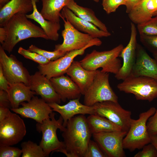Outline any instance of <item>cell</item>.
<instances>
[{
  "label": "cell",
  "mask_w": 157,
  "mask_h": 157,
  "mask_svg": "<svg viewBox=\"0 0 157 157\" xmlns=\"http://www.w3.org/2000/svg\"><path fill=\"white\" fill-rule=\"evenodd\" d=\"M126 2H127V1H128V0H125Z\"/></svg>",
  "instance_id": "48"
},
{
  "label": "cell",
  "mask_w": 157,
  "mask_h": 157,
  "mask_svg": "<svg viewBox=\"0 0 157 157\" xmlns=\"http://www.w3.org/2000/svg\"><path fill=\"white\" fill-rule=\"evenodd\" d=\"M131 75L152 78L157 80V63L151 58L143 47L138 44L136 59ZM130 74V75H131Z\"/></svg>",
  "instance_id": "17"
},
{
  "label": "cell",
  "mask_w": 157,
  "mask_h": 157,
  "mask_svg": "<svg viewBox=\"0 0 157 157\" xmlns=\"http://www.w3.org/2000/svg\"><path fill=\"white\" fill-rule=\"evenodd\" d=\"M142 0H128L125 5L126 12L129 13L134 7L138 4Z\"/></svg>",
  "instance_id": "41"
},
{
  "label": "cell",
  "mask_w": 157,
  "mask_h": 157,
  "mask_svg": "<svg viewBox=\"0 0 157 157\" xmlns=\"http://www.w3.org/2000/svg\"><path fill=\"white\" fill-rule=\"evenodd\" d=\"M10 0H0V8L2 7Z\"/></svg>",
  "instance_id": "45"
},
{
  "label": "cell",
  "mask_w": 157,
  "mask_h": 157,
  "mask_svg": "<svg viewBox=\"0 0 157 157\" xmlns=\"http://www.w3.org/2000/svg\"><path fill=\"white\" fill-rule=\"evenodd\" d=\"M0 106L11 108L8 94L7 91L0 90Z\"/></svg>",
  "instance_id": "39"
},
{
  "label": "cell",
  "mask_w": 157,
  "mask_h": 157,
  "mask_svg": "<svg viewBox=\"0 0 157 157\" xmlns=\"http://www.w3.org/2000/svg\"><path fill=\"white\" fill-rule=\"evenodd\" d=\"M65 6L80 18L92 23L101 30L108 32L105 24L97 18L92 9L79 6L74 0H70Z\"/></svg>",
  "instance_id": "26"
},
{
  "label": "cell",
  "mask_w": 157,
  "mask_h": 157,
  "mask_svg": "<svg viewBox=\"0 0 157 157\" xmlns=\"http://www.w3.org/2000/svg\"><path fill=\"white\" fill-rule=\"evenodd\" d=\"M61 101L65 102L81 97L82 95L79 87L69 76L63 75L50 79Z\"/></svg>",
  "instance_id": "20"
},
{
  "label": "cell",
  "mask_w": 157,
  "mask_h": 157,
  "mask_svg": "<svg viewBox=\"0 0 157 157\" xmlns=\"http://www.w3.org/2000/svg\"><path fill=\"white\" fill-rule=\"evenodd\" d=\"M31 90L49 104L60 103L61 100L55 91L50 79L39 71L31 75L29 85Z\"/></svg>",
  "instance_id": "16"
},
{
  "label": "cell",
  "mask_w": 157,
  "mask_h": 157,
  "mask_svg": "<svg viewBox=\"0 0 157 157\" xmlns=\"http://www.w3.org/2000/svg\"></svg>",
  "instance_id": "49"
},
{
  "label": "cell",
  "mask_w": 157,
  "mask_h": 157,
  "mask_svg": "<svg viewBox=\"0 0 157 157\" xmlns=\"http://www.w3.org/2000/svg\"><path fill=\"white\" fill-rule=\"evenodd\" d=\"M22 157H46L40 145L30 140L24 142L21 145Z\"/></svg>",
  "instance_id": "29"
},
{
  "label": "cell",
  "mask_w": 157,
  "mask_h": 157,
  "mask_svg": "<svg viewBox=\"0 0 157 157\" xmlns=\"http://www.w3.org/2000/svg\"><path fill=\"white\" fill-rule=\"evenodd\" d=\"M117 87L120 91L133 94L137 100L151 102L157 97V80L150 77L131 74Z\"/></svg>",
  "instance_id": "6"
},
{
  "label": "cell",
  "mask_w": 157,
  "mask_h": 157,
  "mask_svg": "<svg viewBox=\"0 0 157 157\" xmlns=\"http://www.w3.org/2000/svg\"><path fill=\"white\" fill-rule=\"evenodd\" d=\"M124 48L120 44L109 50L99 51L94 50L79 62L86 69L95 71L101 68L102 71L115 75L122 65L118 57Z\"/></svg>",
  "instance_id": "3"
},
{
  "label": "cell",
  "mask_w": 157,
  "mask_h": 157,
  "mask_svg": "<svg viewBox=\"0 0 157 157\" xmlns=\"http://www.w3.org/2000/svg\"><path fill=\"white\" fill-rule=\"evenodd\" d=\"M26 132L24 120L11 112L0 122V145L12 146L22 140Z\"/></svg>",
  "instance_id": "9"
},
{
  "label": "cell",
  "mask_w": 157,
  "mask_h": 157,
  "mask_svg": "<svg viewBox=\"0 0 157 157\" xmlns=\"http://www.w3.org/2000/svg\"><path fill=\"white\" fill-rule=\"evenodd\" d=\"M87 120L92 134L101 132L122 131L117 125L106 118L97 115H90L87 118Z\"/></svg>",
  "instance_id": "28"
},
{
  "label": "cell",
  "mask_w": 157,
  "mask_h": 157,
  "mask_svg": "<svg viewBox=\"0 0 157 157\" xmlns=\"http://www.w3.org/2000/svg\"><path fill=\"white\" fill-rule=\"evenodd\" d=\"M7 92L10 102L11 108L19 107L20 104L30 101L36 93L30 87L22 83L9 84Z\"/></svg>",
  "instance_id": "24"
},
{
  "label": "cell",
  "mask_w": 157,
  "mask_h": 157,
  "mask_svg": "<svg viewBox=\"0 0 157 157\" xmlns=\"http://www.w3.org/2000/svg\"><path fill=\"white\" fill-rule=\"evenodd\" d=\"M142 150L136 153L134 157H157V151L154 146L149 143L144 146Z\"/></svg>",
  "instance_id": "37"
},
{
  "label": "cell",
  "mask_w": 157,
  "mask_h": 157,
  "mask_svg": "<svg viewBox=\"0 0 157 157\" xmlns=\"http://www.w3.org/2000/svg\"><path fill=\"white\" fill-rule=\"evenodd\" d=\"M28 49L42 56L51 61L58 59L64 56L67 53L59 50L47 51L41 49L33 44L31 45Z\"/></svg>",
  "instance_id": "31"
},
{
  "label": "cell",
  "mask_w": 157,
  "mask_h": 157,
  "mask_svg": "<svg viewBox=\"0 0 157 157\" xmlns=\"http://www.w3.org/2000/svg\"><path fill=\"white\" fill-rule=\"evenodd\" d=\"M153 55L154 57V58L155 60L157 63V55L153 54Z\"/></svg>",
  "instance_id": "46"
},
{
  "label": "cell",
  "mask_w": 157,
  "mask_h": 157,
  "mask_svg": "<svg viewBox=\"0 0 157 157\" xmlns=\"http://www.w3.org/2000/svg\"><path fill=\"white\" fill-rule=\"evenodd\" d=\"M98 70L86 69L80 62L74 61L67 69L66 74L77 85L82 95H84L92 83Z\"/></svg>",
  "instance_id": "21"
},
{
  "label": "cell",
  "mask_w": 157,
  "mask_h": 157,
  "mask_svg": "<svg viewBox=\"0 0 157 157\" xmlns=\"http://www.w3.org/2000/svg\"><path fill=\"white\" fill-rule=\"evenodd\" d=\"M80 98L70 100L65 104L51 103L48 104L53 111L59 113L63 119V126L65 127L67 121L78 114H94L93 106H89L81 103Z\"/></svg>",
  "instance_id": "18"
},
{
  "label": "cell",
  "mask_w": 157,
  "mask_h": 157,
  "mask_svg": "<svg viewBox=\"0 0 157 157\" xmlns=\"http://www.w3.org/2000/svg\"><path fill=\"white\" fill-rule=\"evenodd\" d=\"M137 25L140 35H157V15Z\"/></svg>",
  "instance_id": "30"
},
{
  "label": "cell",
  "mask_w": 157,
  "mask_h": 157,
  "mask_svg": "<svg viewBox=\"0 0 157 157\" xmlns=\"http://www.w3.org/2000/svg\"><path fill=\"white\" fill-rule=\"evenodd\" d=\"M10 111V108L0 106V122L2 121L9 115Z\"/></svg>",
  "instance_id": "42"
},
{
  "label": "cell",
  "mask_w": 157,
  "mask_h": 157,
  "mask_svg": "<svg viewBox=\"0 0 157 157\" xmlns=\"http://www.w3.org/2000/svg\"><path fill=\"white\" fill-rule=\"evenodd\" d=\"M22 154L21 149L10 145H0V157H19Z\"/></svg>",
  "instance_id": "36"
},
{
  "label": "cell",
  "mask_w": 157,
  "mask_h": 157,
  "mask_svg": "<svg viewBox=\"0 0 157 157\" xmlns=\"http://www.w3.org/2000/svg\"><path fill=\"white\" fill-rule=\"evenodd\" d=\"M64 22V29L61 35L63 40L61 44H56L54 50L65 52L79 49L85 47L94 38L90 35L76 28L67 20L60 16Z\"/></svg>",
  "instance_id": "12"
},
{
  "label": "cell",
  "mask_w": 157,
  "mask_h": 157,
  "mask_svg": "<svg viewBox=\"0 0 157 157\" xmlns=\"http://www.w3.org/2000/svg\"><path fill=\"white\" fill-rule=\"evenodd\" d=\"M94 1L98 2L99 1V0H93Z\"/></svg>",
  "instance_id": "47"
},
{
  "label": "cell",
  "mask_w": 157,
  "mask_h": 157,
  "mask_svg": "<svg viewBox=\"0 0 157 157\" xmlns=\"http://www.w3.org/2000/svg\"><path fill=\"white\" fill-rule=\"evenodd\" d=\"M55 114L52 112L50 115V118L44 120L42 123H37L36 125V130L42 133L39 145L46 157H48L53 152H60L64 148L63 142L59 140L56 133L58 129L62 132L65 128L63 125V119L60 116L58 119H56Z\"/></svg>",
  "instance_id": "5"
},
{
  "label": "cell",
  "mask_w": 157,
  "mask_h": 157,
  "mask_svg": "<svg viewBox=\"0 0 157 157\" xmlns=\"http://www.w3.org/2000/svg\"><path fill=\"white\" fill-rule=\"evenodd\" d=\"M131 35L126 46L122 51L119 56L123 59L122 66L115 77L118 80L125 79L131 74L136 59V49L138 43L136 36L137 31L134 23L131 24Z\"/></svg>",
  "instance_id": "15"
},
{
  "label": "cell",
  "mask_w": 157,
  "mask_h": 157,
  "mask_svg": "<svg viewBox=\"0 0 157 157\" xmlns=\"http://www.w3.org/2000/svg\"><path fill=\"white\" fill-rule=\"evenodd\" d=\"M157 15V0H142L129 13V19L137 24Z\"/></svg>",
  "instance_id": "23"
},
{
  "label": "cell",
  "mask_w": 157,
  "mask_h": 157,
  "mask_svg": "<svg viewBox=\"0 0 157 157\" xmlns=\"http://www.w3.org/2000/svg\"><path fill=\"white\" fill-rule=\"evenodd\" d=\"M26 15L17 13L12 17L3 26L6 39L1 45L9 53L19 42L30 38H49L42 29L28 20Z\"/></svg>",
  "instance_id": "2"
},
{
  "label": "cell",
  "mask_w": 157,
  "mask_h": 157,
  "mask_svg": "<svg viewBox=\"0 0 157 157\" xmlns=\"http://www.w3.org/2000/svg\"><path fill=\"white\" fill-rule=\"evenodd\" d=\"M33 10L31 0H10L0 8V27H3L15 14L21 13L26 15Z\"/></svg>",
  "instance_id": "22"
},
{
  "label": "cell",
  "mask_w": 157,
  "mask_h": 157,
  "mask_svg": "<svg viewBox=\"0 0 157 157\" xmlns=\"http://www.w3.org/2000/svg\"><path fill=\"white\" fill-rule=\"evenodd\" d=\"M147 126L150 135H157V109L154 115L148 119Z\"/></svg>",
  "instance_id": "38"
},
{
  "label": "cell",
  "mask_w": 157,
  "mask_h": 157,
  "mask_svg": "<svg viewBox=\"0 0 157 157\" xmlns=\"http://www.w3.org/2000/svg\"><path fill=\"white\" fill-rule=\"evenodd\" d=\"M70 0H41L42 7L40 13L46 19L60 23L62 9Z\"/></svg>",
  "instance_id": "27"
},
{
  "label": "cell",
  "mask_w": 157,
  "mask_h": 157,
  "mask_svg": "<svg viewBox=\"0 0 157 157\" xmlns=\"http://www.w3.org/2000/svg\"><path fill=\"white\" fill-rule=\"evenodd\" d=\"M93 106L94 114L106 118L127 133L131 119V111L122 108L118 102L111 101L97 103Z\"/></svg>",
  "instance_id": "10"
},
{
  "label": "cell",
  "mask_w": 157,
  "mask_h": 157,
  "mask_svg": "<svg viewBox=\"0 0 157 157\" xmlns=\"http://www.w3.org/2000/svg\"><path fill=\"white\" fill-rule=\"evenodd\" d=\"M62 132L64 148L60 152L67 157H84L92 135L84 115L69 120Z\"/></svg>",
  "instance_id": "1"
},
{
  "label": "cell",
  "mask_w": 157,
  "mask_h": 157,
  "mask_svg": "<svg viewBox=\"0 0 157 157\" xmlns=\"http://www.w3.org/2000/svg\"><path fill=\"white\" fill-rule=\"evenodd\" d=\"M107 155L95 141L90 140L84 157H106Z\"/></svg>",
  "instance_id": "34"
},
{
  "label": "cell",
  "mask_w": 157,
  "mask_h": 157,
  "mask_svg": "<svg viewBox=\"0 0 157 157\" xmlns=\"http://www.w3.org/2000/svg\"><path fill=\"white\" fill-rule=\"evenodd\" d=\"M9 86V83L4 75L2 68L0 65V90L7 92Z\"/></svg>",
  "instance_id": "40"
},
{
  "label": "cell",
  "mask_w": 157,
  "mask_h": 157,
  "mask_svg": "<svg viewBox=\"0 0 157 157\" xmlns=\"http://www.w3.org/2000/svg\"><path fill=\"white\" fill-rule=\"evenodd\" d=\"M156 110L155 107H151L147 111L140 113L138 119H131L129 129L123 140L124 149L133 152L136 149H142L144 146L150 143L147 123L149 118L154 115Z\"/></svg>",
  "instance_id": "4"
},
{
  "label": "cell",
  "mask_w": 157,
  "mask_h": 157,
  "mask_svg": "<svg viewBox=\"0 0 157 157\" xmlns=\"http://www.w3.org/2000/svg\"><path fill=\"white\" fill-rule=\"evenodd\" d=\"M6 34L5 30L3 27H0V42L2 44L5 40Z\"/></svg>",
  "instance_id": "43"
},
{
  "label": "cell",
  "mask_w": 157,
  "mask_h": 157,
  "mask_svg": "<svg viewBox=\"0 0 157 157\" xmlns=\"http://www.w3.org/2000/svg\"><path fill=\"white\" fill-rule=\"evenodd\" d=\"M126 4L125 0H103L102 5L106 13L110 14L115 12L119 6Z\"/></svg>",
  "instance_id": "35"
},
{
  "label": "cell",
  "mask_w": 157,
  "mask_h": 157,
  "mask_svg": "<svg viewBox=\"0 0 157 157\" xmlns=\"http://www.w3.org/2000/svg\"><path fill=\"white\" fill-rule=\"evenodd\" d=\"M33 6V10L32 13L26 15L28 19H33L38 23L41 26L44 32L48 36L49 40L57 41L59 38L58 31L60 28V23H56L45 19L38 11L36 3L39 0H31Z\"/></svg>",
  "instance_id": "25"
},
{
  "label": "cell",
  "mask_w": 157,
  "mask_h": 157,
  "mask_svg": "<svg viewBox=\"0 0 157 157\" xmlns=\"http://www.w3.org/2000/svg\"><path fill=\"white\" fill-rule=\"evenodd\" d=\"M60 16L67 20L78 31L88 34L94 38L106 37L111 35L109 32L101 30L92 23L78 17L66 6L62 9Z\"/></svg>",
  "instance_id": "19"
},
{
  "label": "cell",
  "mask_w": 157,
  "mask_h": 157,
  "mask_svg": "<svg viewBox=\"0 0 157 157\" xmlns=\"http://www.w3.org/2000/svg\"><path fill=\"white\" fill-rule=\"evenodd\" d=\"M142 44L153 54L157 55V35H140Z\"/></svg>",
  "instance_id": "33"
},
{
  "label": "cell",
  "mask_w": 157,
  "mask_h": 157,
  "mask_svg": "<svg viewBox=\"0 0 157 157\" xmlns=\"http://www.w3.org/2000/svg\"><path fill=\"white\" fill-rule=\"evenodd\" d=\"M150 143L154 147L157 151V135H150Z\"/></svg>",
  "instance_id": "44"
},
{
  "label": "cell",
  "mask_w": 157,
  "mask_h": 157,
  "mask_svg": "<svg viewBox=\"0 0 157 157\" xmlns=\"http://www.w3.org/2000/svg\"><path fill=\"white\" fill-rule=\"evenodd\" d=\"M127 132L123 131L101 132L92 134L94 139L109 157H124L126 156L123 141Z\"/></svg>",
  "instance_id": "13"
},
{
  "label": "cell",
  "mask_w": 157,
  "mask_h": 157,
  "mask_svg": "<svg viewBox=\"0 0 157 157\" xmlns=\"http://www.w3.org/2000/svg\"><path fill=\"white\" fill-rule=\"evenodd\" d=\"M84 95V104L89 106L106 101L118 102V97L110 84L109 73L98 70Z\"/></svg>",
  "instance_id": "7"
},
{
  "label": "cell",
  "mask_w": 157,
  "mask_h": 157,
  "mask_svg": "<svg viewBox=\"0 0 157 157\" xmlns=\"http://www.w3.org/2000/svg\"><path fill=\"white\" fill-rule=\"evenodd\" d=\"M0 65L9 84L22 83L29 85L31 75L28 70L15 56L11 54L8 56L1 45Z\"/></svg>",
  "instance_id": "11"
},
{
  "label": "cell",
  "mask_w": 157,
  "mask_h": 157,
  "mask_svg": "<svg viewBox=\"0 0 157 157\" xmlns=\"http://www.w3.org/2000/svg\"><path fill=\"white\" fill-rule=\"evenodd\" d=\"M102 43V41L99 38H94L82 49L67 52L64 56L56 60L51 61L46 64L39 65L38 67L39 71L49 79L64 75L66 73L76 57L83 55L87 49L94 46H99Z\"/></svg>",
  "instance_id": "8"
},
{
  "label": "cell",
  "mask_w": 157,
  "mask_h": 157,
  "mask_svg": "<svg viewBox=\"0 0 157 157\" xmlns=\"http://www.w3.org/2000/svg\"><path fill=\"white\" fill-rule=\"evenodd\" d=\"M20 105L21 107L10 109L23 117L32 119L40 123L50 118V114L53 111L48 104L42 99L34 96L30 101L22 102Z\"/></svg>",
  "instance_id": "14"
},
{
  "label": "cell",
  "mask_w": 157,
  "mask_h": 157,
  "mask_svg": "<svg viewBox=\"0 0 157 157\" xmlns=\"http://www.w3.org/2000/svg\"><path fill=\"white\" fill-rule=\"evenodd\" d=\"M18 52L25 58L31 60L39 65L46 64L51 61L42 56L28 49H26L21 47L19 48Z\"/></svg>",
  "instance_id": "32"
}]
</instances>
